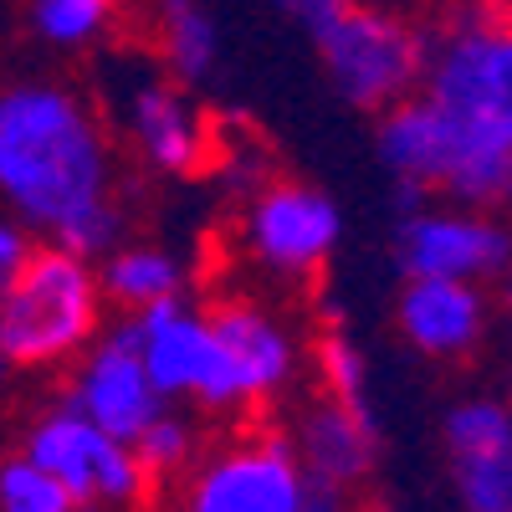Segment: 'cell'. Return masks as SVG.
<instances>
[{"mask_svg":"<svg viewBox=\"0 0 512 512\" xmlns=\"http://www.w3.org/2000/svg\"><path fill=\"white\" fill-rule=\"evenodd\" d=\"M113 195L108 139L72 88H0V200L31 231L57 236L72 216Z\"/></svg>","mask_w":512,"mask_h":512,"instance_id":"6da1fadb","label":"cell"},{"mask_svg":"<svg viewBox=\"0 0 512 512\" xmlns=\"http://www.w3.org/2000/svg\"><path fill=\"white\" fill-rule=\"evenodd\" d=\"M103 333V282L88 256L36 246L0 292V349L16 369H57Z\"/></svg>","mask_w":512,"mask_h":512,"instance_id":"7a4b0ae2","label":"cell"},{"mask_svg":"<svg viewBox=\"0 0 512 512\" xmlns=\"http://www.w3.org/2000/svg\"><path fill=\"white\" fill-rule=\"evenodd\" d=\"M313 41H318V57H323L333 93L364 113H379V108L420 93L431 36L390 6L344 0L333 16H323L313 26Z\"/></svg>","mask_w":512,"mask_h":512,"instance_id":"3957f363","label":"cell"},{"mask_svg":"<svg viewBox=\"0 0 512 512\" xmlns=\"http://www.w3.org/2000/svg\"><path fill=\"white\" fill-rule=\"evenodd\" d=\"M420 93L461 123L512 139V11L461 6L431 36Z\"/></svg>","mask_w":512,"mask_h":512,"instance_id":"277c9868","label":"cell"},{"mask_svg":"<svg viewBox=\"0 0 512 512\" xmlns=\"http://www.w3.org/2000/svg\"><path fill=\"white\" fill-rule=\"evenodd\" d=\"M26 456H36L47 472L72 492L77 507H139L154 497V477L139 461L134 441H118L88 420L67 395L26 431Z\"/></svg>","mask_w":512,"mask_h":512,"instance_id":"5b68a950","label":"cell"},{"mask_svg":"<svg viewBox=\"0 0 512 512\" xmlns=\"http://www.w3.org/2000/svg\"><path fill=\"white\" fill-rule=\"evenodd\" d=\"M128 338L164 400H195L200 410H231L221 338L210 313L190 308L185 297H164L139 313H128Z\"/></svg>","mask_w":512,"mask_h":512,"instance_id":"8992f818","label":"cell"},{"mask_svg":"<svg viewBox=\"0 0 512 512\" xmlns=\"http://www.w3.org/2000/svg\"><path fill=\"white\" fill-rule=\"evenodd\" d=\"M185 507L195 512H308V472L292 441L246 436L190 466Z\"/></svg>","mask_w":512,"mask_h":512,"instance_id":"52a82bcc","label":"cell"},{"mask_svg":"<svg viewBox=\"0 0 512 512\" xmlns=\"http://www.w3.org/2000/svg\"><path fill=\"white\" fill-rule=\"evenodd\" d=\"M400 267L405 277L502 282V272L512 267V226L497 221V210L420 205L400 216Z\"/></svg>","mask_w":512,"mask_h":512,"instance_id":"ba28073f","label":"cell"},{"mask_svg":"<svg viewBox=\"0 0 512 512\" xmlns=\"http://www.w3.org/2000/svg\"><path fill=\"white\" fill-rule=\"evenodd\" d=\"M292 451L308 472V512L349 507V497L374 477L379 436L364 405L323 395L292 425Z\"/></svg>","mask_w":512,"mask_h":512,"instance_id":"9c48e42d","label":"cell"},{"mask_svg":"<svg viewBox=\"0 0 512 512\" xmlns=\"http://www.w3.org/2000/svg\"><path fill=\"white\" fill-rule=\"evenodd\" d=\"M451 497L466 512H512V400L472 395L441 425Z\"/></svg>","mask_w":512,"mask_h":512,"instance_id":"30bf717a","label":"cell"},{"mask_svg":"<svg viewBox=\"0 0 512 512\" xmlns=\"http://www.w3.org/2000/svg\"><path fill=\"white\" fill-rule=\"evenodd\" d=\"M246 246L262 267L308 277L338 246V205L313 185H267L246 210Z\"/></svg>","mask_w":512,"mask_h":512,"instance_id":"8fae6325","label":"cell"},{"mask_svg":"<svg viewBox=\"0 0 512 512\" xmlns=\"http://www.w3.org/2000/svg\"><path fill=\"white\" fill-rule=\"evenodd\" d=\"M67 400L88 420H98L103 431H113L118 441H134L169 405L154 390V379H149V369H144V359H139V349H134V338H128L123 323L82 349V364H77V379H72Z\"/></svg>","mask_w":512,"mask_h":512,"instance_id":"7c38bea8","label":"cell"},{"mask_svg":"<svg viewBox=\"0 0 512 512\" xmlns=\"http://www.w3.org/2000/svg\"><path fill=\"white\" fill-rule=\"evenodd\" d=\"M395 323L415 354L461 364L482 349L492 303H487V287L466 277H405Z\"/></svg>","mask_w":512,"mask_h":512,"instance_id":"4fadbf2b","label":"cell"},{"mask_svg":"<svg viewBox=\"0 0 512 512\" xmlns=\"http://www.w3.org/2000/svg\"><path fill=\"white\" fill-rule=\"evenodd\" d=\"M123 128L134 139L139 159L175 180L205 169L210 154H216L210 118L195 108L185 88H169V82H134L123 98Z\"/></svg>","mask_w":512,"mask_h":512,"instance_id":"5bb4252c","label":"cell"},{"mask_svg":"<svg viewBox=\"0 0 512 512\" xmlns=\"http://www.w3.org/2000/svg\"><path fill=\"white\" fill-rule=\"evenodd\" d=\"M210 323H216V338H221L231 410L272 400L282 384L292 379L297 349H292V333L272 313L251 308V303H226V308L210 313Z\"/></svg>","mask_w":512,"mask_h":512,"instance_id":"9a60e30c","label":"cell"},{"mask_svg":"<svg viewBox=\"0 0 512 512\" xmlns=\"http://www.w3.org/2000/svg\"><path fill=\"white\" fill-rule=\"evenodd\" d=\"M379 159L395 180L420 185V190H441L451 154L461 144V118L446 113L431 93H410L390 108H379Z\"/></svg>","mask_w":512,"mask_h":512,"instance_id":"2e32d148","label":"cell"},{"mask_svg":"<svg viewBox=\"0 0 512 512\" xmlns=\"http://www.w3.org/2000/svg\"><path fill=\"white\" fill-rule=\"evenodd\" d=\"M154 26H159V52L175 82L195 88V82L216 72L221 36H216V21L200 11V0H154Z\"/></svg>","mask_w":512,"mask_h":512,"instance_id":"e0dca14e","label":"cell"},{"mask_svg":"<svg viewBox=\"0 0 512 512\" xmlns=\"http://www.w3.org/2000/svg\"><path fill=\"white\" fill-rule=\"evenodd\" d=\"M98 282H103L108 303L139 313L149 303H164V297H180L185 272H180V262L164 246H113L103 256Z\"/></svg>","mask_w":512,"mask_h":512,"instance_id":"ac0fdd59","label":"cell"},{"mask_svg":"<svg viewBox=\"0 0 512 512\" xmlns=\"http://www.w3.org/2000/svg\"><path fill=\"white\" fill-rule=\"evenodd\" d=\"M123 0H31V31L47 47H88L98 41Z\"/></svg>","mask_w":512,"mask_h":512,"instance_id":"d6986e66","label":"cell"},{"mask_svg":"<svg viewBox=\"0 0 512 512\" xmlns=\"http://www.w3.org/2000/svg\"><path fill=\"white\" fill-rule=\"evenodd\" d=\"M134 451H139V461L149 466V477L154 482H169V477H185L190 466H195V456H200V436H195V425L185 420V415H175V410H159L144 431L134 436Z\"/></svg>","mask_w":512,"mask_h":512,"instance_id":"ffe728a7","label":"cell"},{"mask_svg":"<svg viewBox=\"0 0 512 512\" xmlns=\"http://www.w3.org/2000/svg\"><path fill=\"white\" fill-rule=\"evenodd\" d=\"M72 492L41 466L36 456L0 461V512H72Z\"/></svg>","mask_w":512,"mask_h":512,"instance_id":"44dd1931","label":"cell"},{"mask_svg":"<svg viewBox=\"0 0 512 512\" xmlns=\"http://www.w3.org/2000/svg\"><path fill=\"white\" fill-rule=\"evenodd\" d=\"M313 359H318V379H323L328 395L364 405V395H369V364H364V354H359V344H354L349 333L328 328V333L318 338Z\"/></svg>","mask_w":512,"mask_h":512,"instance_id":"7402d4cb","label":"cell"},{"mask_svg":"<svg viewBox=\"0 0 512 512\" xmlns=\"http://www.w3.org/2000/svg\"><path fill=\"white\" fill-rule=\"evenodd\" d=\"M52 241L67 246V251H77V256H88V262H103V256L123 241V205H118L113 195L98 200V205H88V210H82V216H72Z\"/></svg>","mask_w":512,"mask_h":512,"instance_id":"603a6c76","label":"cell"},{"mask_svg":"<svg viewBox=\"0 0 512 512\" xmlns=\"http://www.w3.org/2000/svg\"><path fill=\"white\" fill-rule=\"evenodd\" d=\"M36 251V241H31V226L16 216V221H6V216H0V272H6V277H16L21 272V262H26V256Z\"/></svg>","mask_w":512,"mask_h":512,"instance_id":"cb8c5ba5","label":"cell"},{"mask_svg":"<svg viewBox=\"0 0 512 512\" xmlns=\"http://www.w3.org/2000/svg\"><path fill=\"white\" fill-rule=\"evenodd\" d=\"M272 6H277V11H287L292 21H303V26L313 31L323 16H333L338 6H344V0H272Z\"/></svg>","mask_w":512,"mask_h":512,"instance_id":"d4e9b609","label":"cell"},{"mask_svg":"<svg viewBox=\"0 0 512 512\" xmlns=\"http://www.w3.org/2000/svg\"><path fill=\"white\" fill-rule=\"evenodd\" d=\"M502 308H507V318H512V267L502 272Z\"/></svg>","mask_w":512,"mask_h":512,"instance_id":"484cf974","label":"cell"},{"mask_svg":"<svg viewBox=\"0 0 512 512\" xmlns=\"http://www.w3.org/2000/svg\"><path fill=\"white\" fill-rule=\"evenodd\" d=\"M11 369H16V364L6 359V349H0V395H6V384H11Z\"/></svg>","mask_w":512,"mask_h":512,"instance_id":"4316f807","label":"cell"},{"mask_svg":"<svg viewBox=\"0 0 512 512\" xmlns=\"http://www.w3.org/2000/svg\"><path fill=\"white\" fill-rule=\"evenodd\" d=\"M507 400H512V359H507Z\"/></svg>","mask_w":512,"mask_h":512,"instance_id":"83f0119b","label":"cell"},{"mask_svg":"<svg viewBox=\"0 0 512 512\" xmlns=\"http://www.w3.org/2000/svg\"><path fill=\"white\" fill-rule=\"evenodd\" d=\"M6 282H11V277H6V272H0V292H6Z\"/></svg>","mask_w":512,"mask_h":512,"instance_id":"f1b7e54d","label":"cell"}]
</instances>
